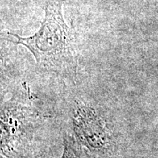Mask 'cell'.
I'll list each match as a JSON object with an SVG mask.
<instances>
[{"label":"cell","mask_w":158,"mask_h":158,"mask_svg":"<svg viewBox=\"0 0 158 158\" xmlns=\"http://www.w3.org/2000/svg\"><path fill=\"white\" fill-rule=\"evenodd\" d=\"M27 158H37V157H32V156L30 155V156H29V157H27Z\"/></svg>","instance_id":"5"},{"label":"cell","mask_w":158,"mask_h":158,"mask_svg":"<svg viewBox=\"0 0 158 158\" xmlns=\"http://www.w3.org/2000/svg\"><path fill=\"white\" fill-rule=\"evenodd\" d=\"M28 88L19 91L1 107V155L27 158L43 115L33 105Z\"/></svg>","instance_id":"2"},{"label":"cell","mask_w":158,"mask_h":158,"mask_svg":"<svg viewBox=\"0 0 158 158\" xmlns=\"http://www.w3.org/2000/svg\"><path fill=\"white\" fill-rule=\"evenodd\" d=\"M72 121L74 135L91 152H102L109 149L112 141L110 131L94 108L77 105L73 110Z\"/></svg>","instance_id":"3"},{"label":"cell","mask_w":158,"mask_h":158,"mask_svg":"<svg viewBox=\"0 0 158 158\" xmlns=\"http://www.w3.org/2000/svg\"><path fill=\"white\" fill-rule=\"evenodd\" d=\"M62 0H48L45 18L34 35L23 37L7 32L16 38L15 44L24 45L34 56L37 65L45 71L75 81L78 63V42L73 28L65 23Z\"/></svg>","instance_id":"1"},{"label":"cell","mask_w":158,"mask_h":158,"mask_svg":"<svg viewBox=\"0 0 158 158\" xmlns=\"http://www.w3.org/2000/svg\"><path fill=\"white\" fill-rule=\"evenodd\" d=\"M61 158H97V157L79 142L76 136L68 133L64 135V150Z\"/></svg>","instance_id":"4"}]
</instances>
